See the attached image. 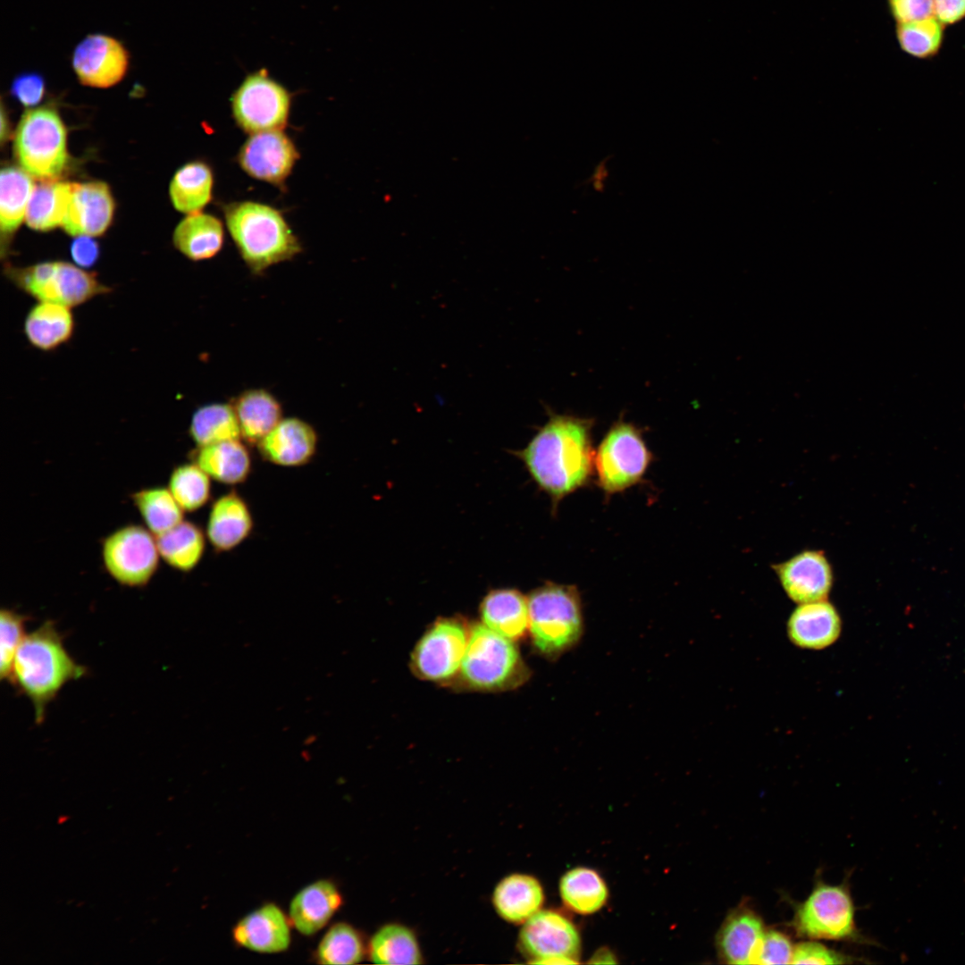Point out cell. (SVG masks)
<instances>
[{
  "label": "cell",
  "instance_id": "d6986e66",
  "mask_svg": "<svg viewBox=\"0 0 965 965\" xmlns=\"http://www.w3.org/2000/svg\"><path fill=\"white\" fill-rule=\"evenodd\" d=\"M291 923L278 905L265 903L242 917L232 928L234 942L259 953H279L291 943Z\"/></svg>",
  "mask_w": 965,
  "mask_h": 965
},
{
  "label": "cell",
  "instance_id": "5bb4252c",
  "mask_svg": "<svg viewBox=\"0 0 965 965\" xmlns=\"http://www.w3.org/2000/svg\"><path fill=\"white\" fill-rule=\"evenodd\" d=\"M299 154L282 130L250 134L240 147L237 161L249 176L282 188Z\"/></svg>",
  "mask_w": 965,
  "mask_h": 965
},
{
  "label": "cell",
  "instance_id": "e575fe53",
  "mask_svg": "<svg viewBox=\"0 0 965 965\" xmlns=\"http://www.w3.org/2000/svg\"><path fill=\"white\" fill-rule=\"evenodd\" d=\"M368 952L376 964L414 965L421 963V952L414 933L399 924H387L372 936Z\"/></svg>",
  "mask_w": 965,
  "mask_h": 965
},
{
  "label": "cell",
  "instance_id": "7bdbcfd3",
  "mask_svg": "<svg viewBox=\"0 0 965 965\" xmlns=\"http://www.w3.org/2000/svg\"><path fill=\"white\" fill-rule=\"evenodd\" d=\"M849 957L829 949L822 944L808 941L793 947L792 964H843Z\"/></svg>",
  "mask_w": 965,
  "mask_h": 965
},
{
  "label": "cell",
  "instance_id": "3957f363",
  "mask_svg": "<svg viewBox=\"0 0 965 965\" xmlns=\"http://www.w3.org/2000/svg\"><path fill=\"white\" fill-rule=\"evenodd\" d=\"M222 211L228 231L252 273L261 274L301 252L299 240L274 207L240 201L224 205Z\"/></svg>",
  "mask_w": 965,
  "mask_h": 965
},
{
  "label": "cell",
  "instance_id": "5b68a950",
  "mask_svg": "<svg viewBox=\"0 0 965 965\" xmlns=\"http://www.w3.org/2000/svg\"><path fill=\"white\" fill-rule=\"evenodd\" d=\"M4 274L15 288L36 301L72 309L113 290L95 273L67 261H44L22 267L7 264Z\"/></svg>",
  "mask_w": 965,
  "mask_h": 965
},
{
  "label": "cell",
  "instance_id": "6da1fadb",
  "mask_svg": "<svg viewBox=\"0 0 965 965\" xmlns=\"http://www.w3.org/2000/svg\"><path fill=\"white\" fill-rule=\"evenodd\" d=\"M592 420L550 413L528 444L514 453L554 508L592 477Z\"/></svg>",
  "mask_w": 965,
  "mask_h": 965
},
{
  "label": "cell",
  "instance_id": "f546056e",
  "mask_svg": "<svg viewBox=\"0 0 965 965\" xmlns=\"http://www.w3.org/2000/svg\"><path fill=\"white\" fill-rule=\"evenodd\" d=\"M32 177L22 168L5 165L0 176V226L2 239V257L8 251L9 239L17 231L27 212V207L34 189Z\"/></svg>",
  "mask_w": 965,
  "mask_h": 965
},
{
  "label": "cell",
  "instance_id": "30bf717a",
  "mask_svg": "<svg viewBox=\"0 0 965 965\" xmlns=\"http://www.w3.org/2000/svg\"><path fill=\"white\" fill-rule=\"evenodd\" d=\"M290 104V92L264 68L248 74L231 96L236 123L249 134L282 130Z\"/></svg>",
  "mask_w": 965,
  "mask_h": 965
},
{
  "label": "cell",
  "instance_id": "83f0119b",
  "mask_svg": "<svg viewBox=\"0 0 965 965\" xmlns=\"http://www.w3.org/2000/svg\"><path fill=\"white\" fill-rule=\"evenodd\" d=\"M480 612L484 625L512 641L524 636L529 628L528 600L515 589L490 592Z\"/></svg>",
  "mask_w": 965,
  "mask_h": 965
},
{
  "label": "cell",
  "instance_id": "f35d334b",
  "mask_svg": "<svg viewBox=\"0 0 965 965\" xmlns=\"http://www.w3.org/2000/svg\"><path fill=\"white\" fill-rule=\"evenodd\" d=\"M211 477L195 462L175 466L167 488L184 512L203 508L211 499Z\"/></svg>",
  "mask_w": 965,
  "mask_h": 965
},
{
  "label": "cell",
  "instance_id": "4316f807",
  "mask_svg": "<svg viewBox=\"0 0 965 965\" xmlns=\"http://www.w3.org/2000/svg\"><path fill=\"white\" fill-rule=\"evenodd\" d=\"M224 231L215 216L201 212L188 214L173 231L175 248L192 261L213 258L222 249Z\"/></svg>",
  "mask_w": 965,
  "mask_h": 965
},
{
  "label": "cell",
  "instance_id": "9c48e42d",
  "mask_svg": "<svg viewBox=\"0 0 965 965\" xmlns=\"http://www.w3.org/2000/svg\"><path fill=\"white\" fill-rule=\"evenodd\" d=\"M101 557L106 573L119 584L131 588L147 585L161 558L155 536L136 524H125L105 536Z\"/></svg>",
  "mask_w": 965,
  "mask_h": 965
},
{
  "label": "cell",
  "instance_id": "ba28073f",
  "mask_svg": "<svg viewBox=\"0 0 965 965\" xmlns=\"http://www.w3.org/2000/svg\"><path fill=\"white\" fill-rule=\"evenodd\" d=\"M652 455L639 429L630 423H615L594 452L593 466L599 486L614 494L638 483Z\"/></svg>",
  "mask_w": 965,
  "mask_h": 965
},
{
  "label": "cell",
  "instance_id": "ffe728a7",
  "mask_svg": "<svg viewBox=\"0 0 965 965\" xmlns=\"http://www.w3.org/2000/svg\"><path fill=\"white\" fill-rule=\"evenodd\" d=\"M765 931L760 916L742 903L729 912L717 934L719 959L728 964H754Z\"/></svg>",
  "mask_w": 965,
  "mask_h": 965
},
{
  "label": "cell",
  "instance_id": "603a6c76",
  "mask_svg": "<svg viewBox=\"0 0 965 965\" xmlns=\"http://www.w3.org/2000/svg\"><path fill=\"white\" fill-rule=\"evenodd\" d=\"M342 904V896L331 880L319 879L301 888L291 899L288 916L292 927L313 936L326 927Z\"/></svg>",
  "mask_w": 965,
  "mask_h": 965
},
{
  "label": "cell",
  "instance_id": "4fadbf2b",
  "mask_svg": "<svg viewBox=\"0 0 965 965\" xmlns=\"http://www.w3.org/2000/svg\"><path fill=\"white\" fill-rule=\"evenodd\" d=\"M468 637L465 625L457 619L437 621L415 649V671L421 677L432 681L451 678L460 670Z\"/></svg>",
  "mask_w": 965,
  "mask_h": 965
},
{
  "label": "cell",
  "instance_id": "60d3db41",
  "mask_svg": "<svg viewBox=\"0 0 965 965\" xmlns=\"http://www.w3.org/2000/svg\"><path fill=\"white\" fill-rule=\"evenodd\" d=\"M29 617L10 608H3L0 612V677L7 680L11 676L12 668L17 650L21 644L26 634L25 625Z\"/></svg>",
  "mask_w": 965,
  "mask_h": 965
},
{
  "label": "cell",
  "instance_id": "bcb514c9",
  "mask_svg": "<svg viewBox=\"0 0 965 965\" xmlns=\"http://www.w3.org/2000/svg\"><path fill=\"white\" fill-rule=\"evenodd\" d=\"M71 256L75 264L87 269L99 259L100 248L93 237L78 236L71 245Z\"/></svg>",
  "mask_w": 965,
  "mask_h": 965
},
{
  "label": "cell",
  "instance_id": "74e56055",
  "mask_svg": "<svg viewBox=\"0 0 965 965\" xmlns=\"http://www.w3.org/2000/svg\"><path fill=\"white\" fill-rule=\"evenodd\" d=\"M364 953V943L357 929L346 922H338L321 938L315 959L320 964H356L362 961Z\"/></svg>",
  "mask_w": 965,
  "mask_h": 965
},
{
  "label": "cell",
  "instance_id": "484cf974",
  "mask_svg": "<svg viewBox=\"0 0 965 965\" xmlns=\"http://www.w3.org/2000/svg\"><path fill=\"white\" fill-rule=\"evenodd\" d=\"M191 461L197 464L213 480L237 485L246 482L252 472V457L242 440H231L197 447Z\"/></svg>",
  "mask_w": 965,
  "mask_h": 965
},
{
  "label": "cell",
  "instance_id": "ee69618b",
  "mask_svg": "<svg viewBox=\"0 0 965 965\" xmlns=\"http://www.w3.org/2000/svg\"><path fill=\"white\" fill-rule=\"evenodd\" d=\"M46 91L44 78L37 72L21 73L14 78L11 85V94L27 107L38 105Z\"/></svg>",
  "mask_w": 965,
  "mask_h": 965
},
{
  "label": "cell",
  "instance_id": "d4e9b609",
  "mask_svg": "<svg viewBox=\"0 0 965 965\" xmlns=\"http://www.w3.org/2000/svg\"><path fill=\"white\" fill-rule=\"evenodd\" d=\"M231 403L238 419L241 439L248 445L257 446L283 418L281 402L263 388L246 390Z\"/></svg>",
  "mask_w": 965,
  "mask_h": 965
},
{
  "label": "cell",
  "instance_id": "8fae6325",
  "mask_svg": "<svg viewBox=\"0 0 965 965\" xmlns=\"http://www.w3.org/2000/svg\"><path fill=\"white\" fill-rule=\"evenodd\" d=\"M798 936L810 939L846 940L857 937L854 906L843 885L818 881L795 909L793 921Z\"/></svg>",
  "mask_w": 965,
  "mask_h": 965
},
{
  "label": "cell",
  "instance_id": "d590c367",
  "mask_svg": "<svg viewBox=\"0 0 965 965\" xmlns=\"http://www.w3.org/2000/svg\"><path fill=\"white\" fill-rule=\"evenodd\" d=\"M130 499L145 526L160 535L184 520V511L167 487L142 488L131 493Z\"/></svg>",
  "mask_w": 965,
  "mask_h": 965
},
{
  "label": "cell",
  "instance_id": "7c38bea8",
  "mask_svg": "<svg viewBox=\"0 0 965 965\" xmlns=\"http://www.w3.org/2000/svg\"><path fill=\"white\" fill-rule=\"evenodd\" d=\"M519 940L535 963H576L580 936L575 927L553 910H539L524 924Z\"/></svg>",
  "mask_w": 965,
  "mask_h": 965
},
{
  "label": "cell",
  "instance_id": "cb8c5ba5",
  "mask_svg": "<svg viewBox=\"0 0 965 965\" xmlns=\"http://www.w3.org/2000/svg\"><path fill=\"white\" fill-rule=\"evenodd\" d=\"M22 328L31 347L51 352L71 340L75 331V317L71 307L37 301L26 314Z\"/></svg>",
  "mask_w": 965,
  "mask_h": 965
},
{
  "label": "cell",
  "instance_id": "9a60e30c",
  "mask_svg": "<svg viewBox=\"0 0 965 965\" xmlns=\"http://www.w3.org/2000/svg\"><path fill=\"white\" fill-rule=\"evenodd\" d=\"M129 67V54L116 38L91 34L83 38L72 54V68L85 86L107 88L119 83Z\"/></svg>",
  "mask_w": 965,
  "mask_h": 965
},
{
  "label": "cell",
  "instance_id": "f1b7e54d",
  "mask_svg": "<svg viewBox=\"0 0 965 965\" xmlns=\"http://www.w3.org/2000/svg\"><path fill=\"white\" fill-rule=\"evenodd\" d=\"M492 902L498 914L506 921L524 923L540 910L543 891L539 881L525 874H512L496 885Z\"/></svg>",
  "mask_w": 965,
  "mask_h": 965
},
{
  "label": "cell",
  "instance_id": "d6a6232c",
  "mask_svg": "<svg viewBox=\"0 0 965 965\" xmlns=\"http://www.w3.org/2000/svg\"><path fill=\"white\" fill-rule=\"evenodd\" d=\"M214 175L208 164L193 161L173 175L169 188L174 208L190 214L200 212L212 199Z\"/></svg>",
  "mask_w": 965,
  "mask_h": 965
},
{
  "label": "cell",
  "instance_id": "2e32d148",
  "mask_svg": "<svg viewBox=\"0 0 965 965\" xmlns=\"http://www.w3.org/2000/svg\"><path fill=\"white\" fill-rule=\"evenodd\" d=\"M786 595L798 604L827 600L834 583L833 567L823 550H805L773 564Z\"/></svg>",
  "mask_w": 965,
  "mask_h": 965
},
{
  "label": "cell",
  "instance_id": "836d02e7",
  "mask_svg": "<svg viewBox=\"0 0 965 965\" xmlns=\"http://www.w3.org/2000/svg\"><path fill=\"white\" fill-rule=\"evenodd\" d=\"M188 433L197 447L242 440L231 402H214L198 407L191 415Z\"/></svg>",
  "mask_w": 965,
  "mask_h": 965
},
{
  "label": "cell",
  "instance_id": "f6af8a7d",
  "mask_svg": "<svg viewBox=\"0 0 965 965\" xmlns=\"http://www.w3.org/2000/svg\"><path fill=\"white\" fill-rule=\"evenodd\" d=\"M894 17L901 22L919 21L932 17L933 0H889Z\"/></svg>",
  "mask_w": 965,
  "mask_h": 965
},
{
  "label": "cell",
  "instance_id": "8992f818",
  "mask_svg": "<svg viewBox=\"0 0 965 965\" xmlns=\"http://www.w3.org/2000/svg\"><path fill=\"white\" fill-rule=\"evenodd\" d=\"M13 154L32 178L55 180L63 173L69 160L67 131L54 107L32 108L22 114L13 136Z\"/></svg>",
  "mask_w": 965,
  "mask_h": 965
},
{
  "label": "cell",
  "instance_id": "b9f144b4",
  "mask_svg": "<svg viewBox=\"0 0 965 965\" xmlns=\"http://www.w3.org/2000/svg\"><path fill=\"white\" fill-rule=\"evenodd\" d=\"M793 947L788 936L776 930H766L754 964L791 963Z\"/></svg>",
  "mask_w": 965,
  "mask_h": 965
},
{
  "label": "cell",
  "instance_id": "c3c4849f",
  "mask_svg": "<svg viewBox=\"0 0 965 965\" xmlns=\"http://www.w3.org/2000/svg\"><path fill=\"white\" fill-rule=\"evenodd\" d=\"M8 124H9V122H8L7 117H6L5 113H4V108H2V112H1V139H2V142H4L6 136H8V133H9V126H8Z\"/></svg>",
  "mask_w": 965,
  "mask_h": 965
},
{
  "label": "cell",
  "instance_id": "ab89813d",
  "mask_svg": "<svg viewBox=\"0 0 965 965\" xmlns=\"http://www.w3.org/2000/svg\"><path fill=\"white\" fill-rule=\"evenodd\" d=\"M897 37L904 51L914 56L926 57L938 49L942 40V27L934 16L901 22L897 27Z\"/></svg>",
  "mask_w": 965,
  "mask_h": 965
},
{
  "label": "cell",
  "instance_id": "52a82bcc",
  "mask_svg": "<svg viewBox=\"0 0 965 965\" xmlns=\"http://www.w3.org/2000/svg\"><path fill=\"white\" fill-rule=\"evenodd\" d=\"M460 675L473 688L499 690L523 682L527 670L512 640L484 625H475L469 634Z\"/></svg>",
  "mask_w": 965,
  "mask_h": 965
},
{
  "label": "cell",
  "instance_id": "8d00e7d4",
  "mask_svg": "<svg viewBox=\"0 0 965 965\" xmlns=\"http://www.w3.org/2000/svg\"><path fill=\"white\" fill-rule=\"evenodd\" d=\"M564 903L580 914H590L606 902L608 890L604 881L592 869L576 868L566 873L559 884Z\"/></svg>",
  "mask_w": 965,
  "mask_h": 965
},
{
  "label": "cell",
  "instance_id": "277c9868",
  "mask_svg": "<svg viewBox=\"0 0 965 965\" xmlns=\"http://www.w3.org/2000/svg\"><path fill=\"white\" fill-rule=\"evenodd\" d=\"M528 609L533 646L544 657L555 659L582 638V602L575 586L547 583L531 592Z\"/></svg>",
  "mask_w": 965,
  "mask_h": 965
},
{
  "label": "cell",
  "instance_id": "e0dca14e",
  "mask_svg": "<svg viewBox=\"0 0 965 965\" xmlns=\"http://www.w3.org/2000/svg\"><path fill=\"white\" fill-rule=\"evenodd\" d=\"M114 213V201L107 184L102 181L72 183L66 216L62 224L71 236L96 237L109 228Z\"/></svg>",
  "mask_w": 965,
  "mask_h": 965
},
{
  "label": "cell",
  "instance_id": "7402d4cb",
  "mask_svg": "<svg viewBox=\"0 0 965 965\" xmlns=\"http://www.w3.org/2000/svg\"><path fill=\"white\" fill-rule=\"evenodd\" d=\"M786 629L794 645L808 650H822L839 638L842 619L835 607L827 600L801 603L790 615Z\"/></svg>",
  "mask_w": 965,
  "mask_h": 965
},
{
  "label": "cell",
  "instance_id": "44dd1931",
  "mask_svg": "<svg viewBox=\"0 0 965 965\" xmlns=\"http://www.w3.org/2000/svg\"><path fill=\"white\" fill-rule=\"evenodd\" d=\"M254 518L245 499L236 491L218 497L212 504L206 527L208 542L217 552H227L252 533Z\"/></svg>",
  "mask_w": 965,
  "mask_h": 965
},
{
  "label": "cell",
  "instance_id": "ac0fdd59",
  "mask_svg": "<svg viewBox=\"0 0 965 965\" xmlns=\"http://www.w3.org/2000/svg\"><path fill=\"white\" fill-rule=\"evenodd\" d=\"M265 461L284 467H298L310 463L318 448V434L308 422L283 417L257 444Z\"/></svg>",
  "mask_w": 965,
  "mask_h": 965
},
{
  "label": "cell",
  "instance_id": "7a4b0ae2",
  "mask_svg": "<svg viewBox=\"0 0 965 965\" xmlns=\"http://www.w3.org/2000/svg\"><path fill=\"white\" fill-rule=\"evenodd\" d=\"M86 673L87 668L68 653L55 623L46 620L25 635L8 682L29 699L38 725L44 722L47 705L61 689Z\"/></svg>",
  "mask_w": 965,
  "mask_h": 965
},
{
  "label": "cell",
  "instance_id": "4dcf8cb0",
  "mask_svg": "<svg viewBox=\"0 0 965 965\" xmlns=\"http://www.w3.org/2000/svg\"><path fill=\"white\" fill-rule=\"evenodd\" d=\"M155 539L160 558L169 566L182 573L191 572L198 566L207 540L206 532L187 520Z\"/></svg>",
  "mask_w": 965,
  "mask_h": 965
},
{
  "label": "cell",
  "instance_id": "7dc6e473",
  "mask_svg": "<svg viewBox=\"0 0 965 965\" xmlns=\"http://www.w3.org/2000/svg\"><path fill=\"white\" fill-rule=\"evenodd\" d=\"M934 14L942 23H952L965 14V0H933Z\"/></svg>",
  "mask_w": 965,
  "mask_h": 965
},
{
  "label": "cell",
  "instance_id": "1f68e13d",
  "mask_svg": "<svg viewBox=\"0 0 965 965\" xmlns=\"http://www.w3.org/2000/svg\"><path fill=\"white\" fill-rule=\"evenodd\" d=\"M72 183L55 180L35 185L25 215L27 225L38 231L62 226L71 196Z\"/></svg>",
  "mask_w": 965,
  "mask_h": 965
}]
</instances>
